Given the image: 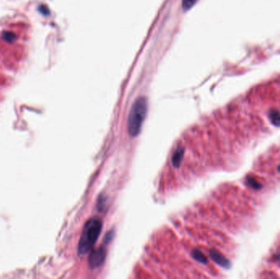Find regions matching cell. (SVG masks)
<instances>
[{
  "mask_svg": "<svg viewBox=\"0 0 280 279\" xmlns=\"http://www.w3.org/2000/svg\"><path fill=\"white\" fill-rule=\"evenodd\" d=\"M147 111V102L146 97H140L137 98L131 107L128 118V131L132 137H136L141 130Z\"/></svg>",
  "mask_w": 280,
  "mask_h": 279,
  "instance_id": "obj_1",
  "label": "cell"
},
{
  "mask_svg": "<svg viewBox=\"0 0 280 279\" xmlns=\"http://www.w3.org/2000/svg\"><path fill=\"white\" fill-rule=\"evenodd\" d=\"M102 230V223L98 219H91L84 225L78 245L80 255H85L96 242Z\"/></svg>",
  "mask_w": 280,
  "mask_h": 279,
  "instance_id": "obj_2",
  "label": "cell"
},
{
  "mask_svg": "<svg viewBox=\"0 0 280 279\" xmlns=\"http://www.w3.org/2000/svg\"><path fill=\"white\" fill-rule=\"evenodd\" d=\"M106 258V250L104 248L99 247L94 250L89 256V265L91 268H97L102 265Z\"/></svg>",
  "mask_w": 280,
  "mask_h": 279,
  "instance_id": "obj_3",
  "label": "cell"
},
{
  "mask_svg": "<svg viewBox=\"0 0 280 279\" xmlns=\"http://www.w3.org/2000/svg\"><path fill=\"white\" fill-rule=\"evenodd\" d=\"M2 38L3 40H5L7 43H9V44H12L16 39V34L12 31H3L2 34Z\"/></svg>",
  "mask_w": 280,
  "mask_h": 279,
  "instance_id": "obj_4",
  "label": "cell"
},
{
  "mask_svg": "<svg viewBox=\"0 0 280 279\" xmlns=\"http://www.w3.org/2000/svg\"><path fill=\"white\" fill-rule=\"evenodd\" d=\"M197 0H182V7L184 11H189L191 9L195 4Z\"/></svg>",
  "mask_w": 280,
  "mask_h": 279,
  "instance_id": "obj_5",
  "label": "cell"
},
{
  "mask_svg": "<svg viewBox=\"0 0 280 279\" xmlns=\"http://www.w3.org/2000/svg\"><path fill=\"white\" fill-rule=\"evenodd\" d=\"M39 11L42 13V14H44V15H48V14H49V10H48L47 7H45L44 5L39 6Z\"/></svg>",
  "mask_w": 280,
  "mask_h": 279,
  "instance_id": "obj_6",
  "label": "cell"
}]
</instances>
